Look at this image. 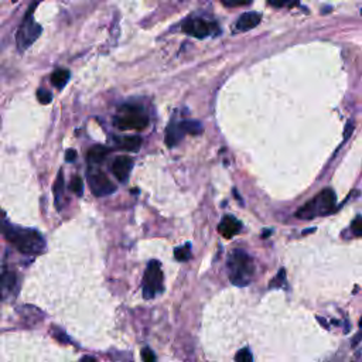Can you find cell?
Returning a JSON list of instances; mask_svg holds the SVG:
<instances>
[{
    "label": "cell",
    "mask_w": 362,
    "mask_h": 362,
    "mask_svg": "<svg viewBox=\"0 0 362 362\" xmlns=\"http://www.w3.org/2000/svg\"><path fill=\"white\" fill-rule=\"evenodd\" d=\"M0 232L6 239L26 255H40L45 249V240L41 233L34 229H21L10 225L6 220L0 218Z\"/></svg>",
    "instance_id": "cell-1"
},
{
    "label": "cell",
    "mask_w": 362,
    "mask_h": 362,
    "mask_svg": "<svg viewBox=\"0 0 362 362\" xmlns=\"http://www.w3.org/2000/svg\"><path fill=\"white\" fill-rule=\"evenodd\" d=\"M228 270H229V280L235 286L239 287L248 286L255 273L253 259L245 252L235 251L228 260Z\"/></svg>",
    "instance_id": "cell-2"
},
{
    "label": "cell",
    "mask_w": 362,
    "mask_h": 362,
    "mask_svg": "<svg viewBox=\"0 0 362 362\" xmlns=\"http://www.w3.org/2000/svg\"><path fill=\"white\" fill-rule=\"evenodd\" d=\"M337 197L331 188H325L320 192L319 196L314 197L311 201H308L306 205H303L296 215L301 220H311L320 215H328L335 208Z\"/></svg>",
    "instance_id": "cell-3"
},
{
    "label": "cell",
    "mask_w": 362,
    "mask_h": 362,
    "mask_svg": "<svg viewBox=\"0 0 362 362\" xmlns=\"http://www.w3.org/2000/svg\"><path fill=\"white\" fill-rule=\"evenodd\" d=\"M41 0H31L30 6L27 9V12L25 14V19L21 21L20 25L19 30H17V36H16V41H17V47H19L20 51H25L30 47L31 44L34 43L40 34H41V26L37 25L34 19H33V13L36 12L37 9L38 3Z\"/></svg>",
    "instance_id": "cell-4"
},
{
    "label": "cell",
    "mask_w": 362,
    "mask_h": 362,
    "mask_svg": "<svg viewBox=\"0 0 362 362\" xmlns=\"http://www.w3.org/2000/svg\"><path fill=\"white\" fill-rule=\"evenodd\" d=\"M115 125L120 130H143L148 128L149 117L139 106L125 105L115 117Z\"/></svg>",
    "instance_id": "cell-5"
},
{
    "label": "cell",
    "mask_w": 362,
    "mask_h": 362,
    "mask_svg": "<svg viewBox=\"0 0 362 362\" xmlns=\"http://www.w3.org/2000/svg\"><path fill=\"white\" fill-rule=\"evenodd\" d=\"M160 292H163V272L159 262L152 260L143 277V296L144 299H153Z\"/></svg>",
    "instance_id": "cell-6"
},
{
    "label": "cell",
    "mask_w": 362,
    "mask_h": 362,
    "mask_svg": "<svg viewBox=\"0 0 362 362\" xmlns=\"http://www.w3.org/2000/svg\"><path fill=\"white\" fill-rule=\"evenodd\" d=\"M89 180V187L96 197L109 196L112 192L116 191V187L108 178V176L102 172H91L88 174Z\"/></svg>",
    "instance_id": "cell-7"
},
{
    "label": "cell",
    "mask_w": 362,
    "mask_h": 362,
    "mask_svg": "<svg viewBox=\"0 0 362 362\" xmlns=\"http://www.w3.org/2000/svg\"><path fill=\"white\" fill-rule=\"evenodd\" d=\"M215 27L216 26L211 25L203 19H187L183 23V31L197 38L208 37Z\"/></svg>",
    "instance_id": "cell-8"
},
{
    "label": "cell",
    "mask_w": 362,
    "mask_h": 362,
    "mask_svg": "<svg viewBox=\"0 0 362 362\" xmlns=\"http://www.w3.org/2000/svg\"><path fill=\"white\" fill-rule=\"evenodd\" d=\"M133 168V160L129 156H119L112 164V172L120 183H126Z\"/></svg>",
    "instance_id": "cell-9"
},
{
    "label": "cell",
    "mask_w": 362,
    "mask_h": 362,
    "mask_svg": "<svg viewBox=\"0 0 362 362\" xmlns=\"http://www.w3.org/2000/svg\"><path fill=\"white\" fill-rule=\"evenodd\" d=\"M240 228H242V224H240L235 216L232 215H225L222 218V221L220 222V227H218V231L221 233L224 238H232L235 236L236 233L240 232Z\"/></svg>",
    "instance_id": "cell-10"
},
{
    "label": "cell",
    "mask_w": 362,
    "mask_h": 362,
    "mask_svg": "<svg viewBox=\"0 0 362 362\" xmlns=\"http://www.w3.org/2000/svg\"><path fill=\"white\" fill-rule=\"evenodd\" d=\"M185 132L181 126V122L176 123L172 122L167 126L166 130V143L168 148H174L176 144H178L181 139L184 137Z\"/></svg>",
    "instance_id": "cell-11"
},
{
    "label": "cell",
    "mask_w": 362,
    "mask_h": 362,
    "mask_svg": "<svg viewBox=\"0 0 362 362\" xmlns=\"http://www.w3.org/2000/svg\"><path fill=\"white\" fill-rule=\"evenodd\" d=\"M260 23V14L256 12L244 13L236 21V29L239 31H248L255 29Z\"/></svg>",
    "instance_id": "cell-12"
},
{
    "label": "cell",
    "mask_w": 362,
    "mask_h": 362,
    "mask_svg": "<svg viewBox=\"0 0 362 362\" xmlns=\"http://www.w3.org/2000/svg\"><path fill=\"white\" fill-rule=\"evenodd\" d=\"M109 152H111V150L108 148L98 144V146H93V148L88 152L86 157H88V161H89L91 164H99V163L104 161L105 157L109 154Z\"/></svg>",
    "instance_id": "cell-13"
},
{
    "label": "cell",
    "mask_w": 362,
    "mask_h": 362,
    "mask_svg": "<svg viewBox=\"0 0 362 362\" xmlns=\"http://www.w3.org/2000/svg\"><path fill=\"white\" fill-rule=\"evenodd\" d=\"M69 77H71V74H69L68 69L60 68V69L54 71L53 75H51V84L56 86V88H58V89H62L64 86L67 85Z\"/></svg>",
    "instance_id": "cell-14"
},
{
    "label": "cell",
    "mask_w": 362,
    "mask_h": 362,
    "mask_svg": "<svg viewBox=\"0 0 362 362\" xmlns=\"http://www.w3.org/2000/svg\"><path fill=\"white\" fill-rule=\"evenodd\" d=\"M16 283V273L6 270L0 275V299L3 297V292L5 290H10Z\"/></svg>",
    "instance_id": "cell-15"
},
{
    "label": "cell",
    "mask_w": 362,
    "mask_h": 362,
    "mask_svg": "<svg viewBox=\"0 0 362 362\" xmlns=\"http://www.w3.org/2000/svg\"><path fill=\"white\" fill-rule=\"evenodd\" d=\"M120 149L129 150V152H137L141 146V139L139 136H126L119 141Z\"/></svg>",
    "instance_id": "cell-16"
},
{
    "label": "cell",
    "mask_w": 362,
    "mask_h": 362,
    "mask_svg": "<svg viewBox=\"0 0 362 362\" xmlns=\"http://www.w3.org/2000/svg\"><path fill=\"white\" fill-rule=\"evenodd\" d=\"M62 194H64V174L62 172L58 173V177L54 184V196H56V207L57 209L62 208Z\"/></svg>",
    "instance_id": "cell-17"
},
{
    "label": "cell",
    "mask_w": 362,
    "mask_h": 362,
    "mask_svg": "<svg viewBox=\"0 0 362 362\" xmlns=\"http://www.w3.org/2000/svg\"><path fill=\"white\" fill-rule=\"evenodd\" d=\"M181 126H183L185 133H188V135H200V133H203V126H201V123L197 122V120H184V122H181Z\"/></svg>",
    "instance_id": "cell-18"
},
{
    "label": "cell",
    "mask_w": 362,
    "mask_h": 362,
    "mask_svg": "<svg viewBox=\"0 0 362 362\" xmlns=\"http://www.w3.org/2000/svg\"><path fill=\"white\" fill-rule=\"evenodd\" d=\"M174 256L180 260V262H185L191 258V249L190 245H184L181 248H177L174 252Z\"/></svg>",
    "instance_id": "cell-19"
},
{
    "label": "cell",
    "mask_w": 362,
    "mask_h": 362,
    "mask_svg": "<svg viewBox=\"0 0 362 362\" xmlns=\"http://www.w3.org/2000/svg\"><path fill=\"white\" fill-rule=\"evenodd\" d=\"M69 188L77 196H82V192H84V181H82V178L78 177V176H74L71 184H69Z\"/></svg>",
    "instance_id": "cell-20"
},
{
    "label": "cell",
    "mask_w": 362,
    "mask_h": 362,
    "mask_svg": "<svg viewBox=\"0 0 362 362\" xmlns=\"http://www.w3.org/2000/svg\"><path fill=\"white\" fill-rule=\"evenodd\" d=\"M37 99L40 104L49 105L51 104V101H53V93L50 92V91H47V89L40 88V89L37 91Z\"/></svg>",
    "instance_id": "cell-21"
},
{
    "label": "cell",
    "mask_w": 362,
    "mask_h": 362,
    "mask_svg": "<svg viewBox=\"0 0 362 362\" xmlns=\"http://www.w3.org/2000/svg\"><path fill=\"white\" fill-rule=\"evenodd\" d=\"M235 361L236 362H252L253 361V356H252L251 351L244 348V350L238 351V354L235 355Z\"/></svg>",
    "instance_id": "cell-22"
},
{
    "label": "cell",
    "mask_w": 362,
    "mask_h": 362,
    "mask_svg": "<svg viewBox=\"0 0 362 362\" xmlns=\"http://www.w3.org/2000/svg\"><path fill=\"white\" fill-rule=\"evenodd\" d=\"M351 231L355 236H362V216H356L355 220L351 222Z\"/></svg>",
    "instance_id": "cell-23"
},
{
    "label": "cell",
    "mask_w": 362,
    "mask_h": 362,
    "mask_svg": "<svg viewBox=\"0 0 362 362\" xmlns=\"http://www.w3.org/2000/svg\"><path fill=\"white\" fill-rule=\"evenodd\" d=\"M221 2L227 7H239L251 5L253 0H221Z\"/></svg>",
    "instance_id": "cell-24"
},
{
    "label": "cell",
    "mask_w": 362,
    "mask_h": 362,
    "mask_svg": "<svg viewBox=\"0 0 362 362\" xmlns=\"http://www.w3.org/2000/svg\"><path fill=\"white\" fill-rule=\"evenodd\" d=\"M270 6L275 7H283V6H290L292 3H297V0H268Z\"/></svg>",
    "instance_id": "cell-25"
},
{
    "label": "cell",
    "mask_w": 362,
    "mask_h": 362,
    "mask_svg": "<svg viewBox=\"0 0 362 362\" xmlns=\"http://www.w3.org/2000/svg\"><path fill=\"white\" fill-rule=\"evenodd\" d=\"M141 359L144 362H154L156 361V355L153 354V351L150 348H144L141 351Z\"/></svg>",
    "instance_id": "cell-26"
},
{
    "label": "cell",
    "mask_w": 362,
    "mask_h": 362,
    "mask_svg": "<svg viewBox=\"0 0 362 362\" xmlns=\"http://www.w3.org/2000/svg\"><path fill=\"white\" fill-rule=\"evenodd\" d=\"M75 159H77V152H75V150H73V149L67 150V153H65V160L71 163V161H74Z\"/></svg>",
    "instance_id": "cell-27"
},
{
    "label": "cell",
    "mask_w": 362,
    "mask_h": 362,
    "mask_svg": "<svg viewBox=\"0 0 362 362\" xmlns=\"http://www.w3.org/2000/svg\"><path fill=\"white\" fill-rule=\"evenodd\" d=\"M82 361H95V358H92V356H84Z\"/></svg>",
    "instance_id": "cell-28"
},
{
    "label": "cell",
    "mask_w": 362,
    "mask_h": 362,
    "mask_svg": "<svg viewBox=\"0 0 362 362\" xmlns=\"http://www.w3.org/2000/svg\"><path fill=\"white\" fill-rule=\"evenodd\" d=\"M12 2H13V3H17V2H19V0H12Z\"/></svg>",
    "instance_id": "cell-29"
},
{
    "label": "cell",
    "mask_w": 362,
    "mask_h": 362,
    "mask_svg": "<svg viewBox=\"0 0 362 362\" xmlns=\"http://www.w3.org/2000/svg\"><path fill=\"white\" fill-rule=\"evenodd\" d=\"M361 328H362V320H361Z\"/></svg>",
    "instance_id": "cell-30"
},
{
    "label": "cell",
    "mask_w": 362,
    "mask_h": 362,
    "mask_svg": "<svg viewBox=\"0 0 362 362\" xmlns=\"http://www.w3.org/2000/svg\"><path fill=\"white\" fill-rule=\"evenodd\" d=\"M361 14H362V10H361Z\"/></svg>",
    "instance_id": "cell-31"
}]
</instances>
